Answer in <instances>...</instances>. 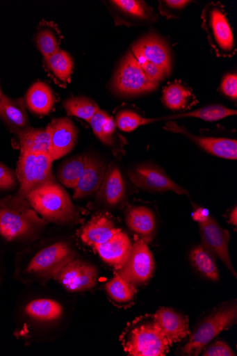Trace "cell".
I'll use <instances>...</instances> for the list:
<instances>
[{"label":"cell","mask_w":237,"mask_h":356,"mask_svg":"<svg viewBox=\"0 0 237 356\" xmlns=\"http://www.w3.org/2000/svg\"><path fill=\"white\" fill-rule=\"evenodd\" d=\"M106 289L108 296L119 303L131 301L136 293L134 286L126 282L118 274L106 284Z\"/></svg>","instance_id":"obj_34"},{"label":"cell","mask_w":237,"mask_h":356,"mask_svg":"<svg viewBox=\"0 0 237 356\" xmlns=\"http://www.w3.org/2000/svg\"><path fill=\"white\" fill-rule=\"evenodd\" d=\"M76 253L67 243L60 241L49 245L33 256L19 275L24 280L53 279L65 266L75 259Z\"/></svg>","instance_id":"obj_3"},{"label":"cell","mask_w":237,"mask_h":356,"mask_svg":"<svg viewBox=\"0 0 237 356\" xmlns=\"http://www.w3.org/2000/svg\"><path fill=\"white\" fill-rule=\"evenodd\" d=\"M236 111L227 108L221 105H213L201 108L198 110L188 113H180L174 115L161 118H152L153 122L159 120H174L184 118H195L206 122H215L229 116L236 115Z\"/></svg>","instance_id":"obj_27"},{"label":"cell","mask_w":237,"mask_h":356,"mask_svg":"<svg viewBox=\"0 0 237 356\" xmlns=\"http://www.w3.org/2000/svg\"><path fill=\"white\" fill-rule=\"evenodd\" d=\"M121 229L115 227L114 222L106 215L93 217L82 229L81 238L84 243L95 247L106 243Z\"/></svg>","instance_id":"obj_19"},{"label":"cell","mask_w":237,"mask_h":356,"mask_svg":"<svg viewBox=\"0 0 237 356\" xmlns=\"http://www.w3.org/2000/svg\"><path fill=\"white\" fill-rule=\"evenodd\" d=\"M116 126L120 131L131 133L140 126L152 123V118H145L130 111H123L118 113L115 120Z\"/></svg>","instance_id":"obj_35"},{"label":"cell","mask_w":237,"mask_h":356,"mask_svg":"<svg viewBox=\"0 0 237 356\" xmlns=\"http://www.w3.org/2000/svg\"><path fill=\"white\" fill-rule=\"evenodd\" d=\"M193 266L203 276L216 282L220 273L215 261V256L202 244L193 248L190 254Z\"/></svg>","instance_id":"obj_25"},{"label":"cell","mask_w":237,"mask_h":356,"mask_svg":"<svg viewBox=\"0 0 237 356\" xmlns=\"http://www.w3.org/2000/svg\"><path fill=\"white\" fill-rule=\"evenodd\" d=\"M97 269L95 266L74 259L53 279L70 292L79 293L93 288L97 284Z\"/></svg>","instance_id":"obj_10"},{"label":"cell","mask_w":237,"mask_h":356,"mask_svg":"<svg viewBox=\"0 0 237 356\" xmlns=\"http://www.w3.org/2000/svg\"><path fill=\"white\" fill-rule=\"evenodd\" d=\"M203 356H234L230 346L222 341H217L209 346L202 353Z\"/></svg>","instance_id":"obj_38"},{"label":"cell","mask_w":237,"mask_h":356,"mask_svg":"<svg viewBox=\"0 0 237 356\" xmlns=\"http://www.w3.org/2000/svg\"><path fill=\"white\" fill-rule=\"evenodd\" d=\"M27 318L38 321H52L60 318L63 314V306L51 299H38L28 302L22 309Z\"/></svg>","instance_id":"obj_24"},{"label":"cell","mask_w":237,"mask_h":356,"mask_svg":"<svg viewBox=\"0 0 237 356\" xmlns=\"http://www.w3.org/2000/svg\"><path fill=\"white\" fill-rule=\"evenodd\" d=\"M161 5H163L167 9L172 11H179L186 8L190 1L187 0H165L161 1Z\"/></svg>","instance_id":"obj_41"},{"label":"cell","mask_w":237,"mask_h":356,"mask_svg":"<svg viewBox=\"0 0 237 356\" xmlns=\"http://www.w3.org/2000/svg\"><path fill=\"white\" fill-rule=\"evenodd\" d=\"M164 129L168 131L185 136L210 154L226 159L236 160L237 159L236 140L197 137L188 132L184 127H180L172 121L168 122Z\"/></svg>","instance_id":"obj_15"},{"label":"cell","mask_w":237,"mask_h":356,"mask_svg":"<svg viewBox=\"0 0 237 356\" xmlns=\"http://www.w3.org/2000/svg\"><path fill=\"white\" fill-rule=\"evenodd\" d=\"M222 92L232 100L237 99V76L236 74L226 75L221 83Z\"/></svg>","instance_id":"obj_39"},{"label":"cell","mask_w":237,"mask_h":356,"mask_svg":"<svg viewBox=\"0 0 237 356\" xmlns=\"http://www.w3.org/2000/svg\"><path fill=\"white\" fill-rule=\"evenodd\" d=\"M192 98L189 88L179 81L167 86L163 92V101L165 106L174 111L187 108Z\"/></svg>","instance_id":"obj_28"},{"label":"cell","mask_w":237,"mask_h":356,"mask_svg":"<svg viewBox=\"0 0 237 356\" xmlns=\"http://www.w3.org/2000/svg\"><path fill=\"white\" fill-rule=\"evenodd\" d=\"M90 123L95 135L101 143L108 146L113 145L117 126L115 122L106 112L99 109Z\"/></svg>","instance_id":"obj_29"},{"label":"cell","mask_w":237,"mask_h":356,"mask_svg":"<svg viewBox=\"0 0 237 356\" xmlns=\"http://www.w3.org/2000/svg\"><path fill=\"white\" fill-rule=\"evenodd\" d=\"M38 46L45 59L51 57L58 50V42L53 32L44 29L39 32L37 38Z\"/></svg>","instance_id":"obj_36"},{"label":"cell","mask_w":237,"mask_h":356,"mask_svg":"<svg viewBox=\"0 0 237 356\" xmlns=\"http://www.w3.org/2000/svg\"><path fill=\"white\" fill-rule=\"evenodd\" d=\"M131 247L128 236L121 231L106 243L96 245L94 248L101 260L119 270L126 261Z\"/></svg>","instance_id":"obj_18"},{"label":"cell","mask_w":237,"mask_h":356,"mask_svg":"<svg viewBox=\"0 0 237 356\" xmlns=\"http://www.w3.org/2000/svg\"><path fill=\"white\" fill-rule=\"evenodd\" d=\"M126 222L129 229L141 236L146 243L152 241L156 220L149 209L145 207L131 208L126 213Z\"/></svg>","instance_id":"obj_21"},{"label":"cell","mask_w":237,"mask_h":356,"mask_svg":"<svg viewBox=\"0 0 237 356\" xmlns=\"http://www.w3.org/2000/svg\"><path fill=\"white\" fill-rule=\"evenodd\" d=\"M0 118L6 122L19 137L31 129L22 100L13 101L3 95L0 101Z\"/></svg>","instance_id":"obj_20"},{"label":"cell","mask_w":237,"mask_h":356,"mask_svg":"<svg viewBox=\"0 0 237 356\" xmlns=\"http://www.w3.org/2000/svg\"><path fill=\"white\" fill-rule=\"evenodd\" d=\"M131 54L137 60L154 63L170 74V53L164 42L156 35L149 34L140 39L133 46Z\"/></svg>","instance_id":"obj_16"},{"label":"cell","mask_w":237,"mask_h":356,"mask_svg":"<svg viewBox=\"0 0 237 356\" xmlns=\"http://www.w3.org/2000/svg\"><path fill=\"white\" fill-rule=\"evenodd\" d=\"M2 97H3V93H2L1 89H0V101H1Z\"/></svg>","instance_id":"obj_44"},{"label":"cell","mask_w":237,"mask_h":356,"mask_svg":"<svg viewBox=\"0 0 237 356\" xmlns=\"http://www.w3.org/2000/svg\"><path fill=\"white\" fill-rule=\"evenodd\" d=\"M47 223L26 199L15 196L0 200V238L7 243L28 239Z\"/></svg>","instance_id":"obj_1"},{"label":"cell","mask_w":237,"mask_h":356,"mask_svg":"<svg viewBox=\"0 0 237 356\" xmlns=\"http://www.w3.org/2000/svg\"><path fill=\"white\" fill-rule=\"evenodd\" d=\"M97 192V196L110 206H116L123 200L125 186L117 167H111L106 171L104 181Z\"/></svg>","instance_id":"obj_22"},{"label":"cell","mask_w":237,"mask_h":356,"mask_svg":"<svg viewBox=\"0 0 237 356\" xmlns=\"http://www.w3.org/2000/svg\"><path fill=\"white\" fill-rule=\"evenodd\" d=\"M111 3L126 16L135 20L147 22L155 19V13L145 2L135 0H115Z\"/></svg>","instance_id":"obj_31"},{"label":"cell","mask_w":237,"mask_h":356,"mask_svg":"<svg viewBox=\"0 0 237 356\" xmlns=\"http://www.w3.org/2000/svg\"><path fill=\"white\" fill-rule=\"evenodd\" d=\"M124 351L131 356H165L171 346L156 330L153 321L132 327L122 339Z\"/></svg>","instance_id":"obj_7"},{"label":"cell","mask_w":237,"mask_h":356,"mask_svg":"<svg viewBox=\"0 0 237 356\" xmlns=\"http://www.w3.org/2000/svg\"><path fill=\"white\" fill-rule=\"evenodd\" d=\"M48 126L51 134L50 156L54 161L69 154L75 147L78 129L67 118L54 119Z\"/></svg>","instance_id":"obj_14"},{"label":"cell","mask_w":237,"mask_h":356,"mask_svg":"<svg viewBox=\"0 0 237 356\" xmlns=\"http://www.w3.org/2000/svg\"><path fill=\"white\" fill-rule=\"evenodd\" d=\"M21 151L42 152L50 154L51 134L49 127L30 129L19 136Z\"/></svg>","instance_id":"obj_26"},{"label":"cell","mask_w":237,"mask_h":356,"mask_svg":"<svg viewBox=\"0 0 237 356\" xmlns=\"http://www.w3.org/2000/svg\"><path fill=\"white\" fill-rule=\"evenodd\" d=\"M153 323L171 346L182 341L189 333L188 318L172 309H159L154 315Z\"/></svg>","instance_id":"obj_13"},{"label":"cell","mask_w":237,"mask_h":356,"mask_svg":"<svg viewBox=\"0 0 237 356\" xmlns=\"http://www.w3.org/2000/svg\"><path fill=\"white\" fill-rule=\"evenodd\" d=\"M15 186L13 173L6 166L0 163V189L6 190Z\"/></svg>","instance_id":"obj_40"},{"label":"cell","mask_w":237,"mask_h":356,"mask_svg":"<svg viewBox=\"0 0 237 356\" xmlns=\"http://www.w3.org/2000/svg\"><path fill=\"white\" fill-rule=\"evenodd\" d=\"M63 107L67 115L75 116L88 122L99 110L97 104L85 97H76L67 100Z\"/></svg>","instance_id":"obj_33"},{"label":"cell","mask_w":237,"mask_h":356,"mask_svg":"<svg viewBox=\"0 0 237 356\" xmlns=\"http://www.w3.org/2000/svg\"><path fill=\"white\" fill-rule=\"evenodd\" d=\"M26 103L32 113L42 116L51 112L55 104V98L51 88L46 83L39 81L28 90Z\"/></svg>","instance_id":"obj_23"},{"label":"cell","mask_w":237,"mask_h":356,"mask_svg":"<svg viewBox=\"0 0 237 356\" xmlns=\"http://www.w3.org/2000/svg\"><path fill=\"white\" fill-rule=\"evenodd\" d=\"M192 217L195 221L200 224L208 221L211 216L208 209L199 207L193 212Z\"/></svg>","instance_id":"obj_42"},{"label":"cell","mask_w":237,"mask_h":356,"mask_svg":"<svg viewBox=\"0 0 237 356\" xmlns=\"http://www.w3.org/2000/svg\"><path fill=\"white\" fill-rule=\"evenodd\" d=\"M85 168L83 173L74 188V197L80 200L94 195L100 188L106 173V167L93 156H84Z\"/></svg>","instance_id":"obj_17"},{"label":"cell","mask_w":237,"mask_h":356,"mask_svg":"<svg viewBox=\"0 0 237 356\" xmlns=\"http://www.w3.org/2000/svg\"><path fill=\"white\" fill-rule=\"evenodd\" d=\"M236 207L234 209L229 216V222L235 226L237 225V211Z\"/></svg>","instance_id":"obj_43"},{"label":"cell","mask_w":237,"mask_h":356,"mask_svg":"<svg viewBox=\"0 0 237 356\" xmlns=\"http://www.w3.org/2000/svg\"><path fill=\"white\" fill-rule=\"evenodd\" d=\"M85 168L84 156H78L65 161L58 171V177L61 184L74 189L77 186Z\"/></svg>","instance_id":"obj_30"},{"label":"cell","mask_w":237,"mask_h":356,"mask_svg":"<svg viewBox=\"0 0 237 356\" xmlns=\"http://www.w3.org/2000/svg\"><path fill=\"white\" fill-rule=\"evenodd\" d=\"M131 181L137 186L150 191H173L179 195H188V191L175 183L159 168L142 165L129 172Z\"/></svg>","instance_id":"obj_12"},{"label":"cell","mask_w":237,"mask_h":356,"mask_svg":"<svg viewBox=\"0 0 237 356\" xmlns=\"http://www.w3.org/2000/svg\"><path fill=\"white\" fill-rule=\"evenodd\" d=\"M237 318L236 301L225 305L215 311L203 321L190 335L187 344L182 348V353L197 356L222 332L234 325Z\"/></svg>","instance_id":"obj_4"},{"label":"cell","mask_w":237,"mask_h":356,"mask_svg":"<svg viewBox=\"0 0 237 356\" xmlns=\"http://www.w3.org/2000/svg\"><path fill=\"white\" fill-rule=\"evenodd\" d=\"M142 67V71L146 75L147 78L153 84L158 86V83L161 82L165 77L169 75L161 67L156 65L145 60H137Z\"/></svg>","instance_id":"obj_37"},{"label":"cell","mask_w":237,"mask_h":356,"mask_svg":"<svg viewBox=\"0 0 237 356\" xmlns=\"http://www.w3.org/2000/svg\"><path fill=\"white\" fill-rule=\"evenodd\" d=\"M147 78L140 64L131 53L122 61L113 81V89L120 95L133 96L149 92L156 89Z\"/></svg>","instance_id":"obj_8"},{"label":"cell","mask_w":237,"mask_h":356,"mask_svg":"<svg viewBox=\"0 0 237 356\" xmlns=\"http://www.w3.org/2000/svg\"><path fill=\"white\" fill-rule=\"evenodd\" d=\"M155 267L154 258L147 243L138 238L133 243L130 254L118 275L134 286L149 280Z\"/></svg>","instance_id":"obj_9"},{"label":"cell","mask_w":237,"mask_h":356,"mask_svg":"<svg viewBox=\"0 0 237 356\" xmlns=\"http://www.w3.org/2000/svg\"><path fill=\"white\" fill-rule=\"evenodd\" d=\"M202 26L208 35L209 44L218 57L229 58L236 52L231 27L224 7L211 3L203 9Z\"/></svg>","instance_id":"obj_5"},{"label":"cell","mask_w":237,"mask_h":356,"mask_svg":"<svg viewBox=\"0 0 237 356\" xmlns=\"http://www.w3.org/2000/svg\"><path fill=\"white\" fill-rule=\"evenodd\" d=\"M52 163L49 154L21 151L17 170L20 188L17 195L26 199L32 190L54 180Z\"/></svg>","instance_id":"obj_6"},{"label":"cell","mask_w":237,"mask_h":356,"mask_svg":"<svg viewBox=\"0 0 237 356\" xmlns=\"http://www.w3.org/2000/svg\"><path fill=\"white\" fill-rule=\"evenodd\" d=\"M202 245H204L215 257L220 259L226 268L236 278V273L231 264L228 244L230 235L227 230L221 227L218 222L210 217L206 222L199 224Z\"/></svg>","instance_id":"obj_11"},{"label":"cell","mask_w":237,"mask_h":356,"mask_svg":"<svg viewBox=\"0 0 237 356\" xmlns=\"http://www.w3.org/2000/svg\"><path fill=\"white\" fill-rule=\"evenodd\" d=\"M45 60L47 67L58 79L63 82L70 81L74 70V61L69 54L59 49Z\"/></svg>","instance_id":"obj_32"},{"label":"cell","mask_w":237,"mask_h":356,"mask_svg":"<svg viewBox=\"0 0 237 356\" xmlns=\"http://www.w3.org/2000/svg\"><path fill=\"white\" fill-rule=\"evenodd\" d=\"M26 200L46 221L64 224L73 222L79 218L69 194L55 180L32 190Z\"/></svg>","instance_id":"obj_2"}]
</instances>
